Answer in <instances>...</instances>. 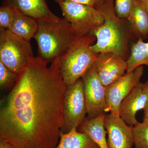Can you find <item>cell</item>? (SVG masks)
Segmentation results:
<instances>
[{"mask_svg": "<svg viewBox=\"0 0 148 148\" xmlns=\"http://www.w3.org/2000/svg\"><path fill=\"white\" fill-rule=\"evenodd\" d=\"M59 58L49 67L32 58L1 101L0 140L14 148H55L64 125L63 102L67 86Z\"/></svg>", "mask_w": 148, "mask_h": 148, "instance_id": "obj_1", "label": "cell"}, {"mask_svg": "<svg viewBox=\"0 0 148 148\" xmlns=\"http://www.w3.org/2000/svg\"><path fill=\"white\" fill-rule=\"evenodd\" d=\"M114 4V0H105L94 7L102 14L104 21L91 33L96 38V42L90 49L95 54L112 52L126 59L130 30L124 19L117 16Z\"/></svg>", "mask_w": 148, "mask_h": 148, "instance_id": "obj_2", "label": "cell"}, {"mask_svg": "<svg viewBox=\"0 0 148 148\" xmlns=\"http://www.w3.org/2000/svg\"><path fill=\"white\" fill-rule=\"evenodd\" d=\"M34 38L38 45V56L48 64L61 58L79 37L65 18L53 21H38Z\"/></svg>", "mask_w": 148, "mask_h": 148, "instance_id": "obj_3", "label": "cell"}, {"mask_svg": "<svg viewBox=\"0 0 148 148\" xmlns=\"http://www.w3.org/2000/svg\"><path fill=\"white\" fill-rule=\"evenodd\" d=\"M96 40L94 35L79 37L59 58L60 73L66 86L72 85L95 64L97 54L90 49Z\"/></svg>", "mask_w": 148, "mask_h": 148, "instance_id": "obj_4", "label": "cell"}, {"mask_svg": "<svg viewBox=\"0 0 148 148\" xmlns=\"http://www.w3.org/2000/svg\"><path fill=\"white\" fill-rule=\"evenodd\" d=\"M34 57L30 42L0 29V62L8 69L18 75Z\"/></svg>", "mask_w": 148, "mask_h": 148, "instance_id": "obj_5", "label": "cell"}, {"mask_svg": "<svg viewBox=\"0 0 148 148\" xmlns=\"http://www.w3.org/2000/svg\"><path fill=\"white\" fill-rule=\"evenodd\" d=\"M58 4L64 18L71 23L79 37L91 34L104 22L103 15L94 7L68 1Z\"/></svg>", "mask_w": 148, "mask_h": 148, "instance_id": "obj_6", "label": "cell"}, {"mask_svg": "<svg viewBox=\"0 0 148 148\" xmlns=\"http://www.w3.org/2000/svg\"><path fill=\"white\" fill-rule=\"evenodd\" d=\"M86 114L83 82L81 78L67 86L63 102L64 125L61 131L66 133L73 129L77 130Z\"/></svg>", "mask_w": 148, "mask_h": 148, "instance_id": "obj_7", "label": "cell"}, {"mask_svg": "<svg viewBox=\"0 0 148 148\" xmlns=\"http://www.w3.org/2000/svg\"><path fill=\"white\" fill-rule=\"evenodd\" d=\"M87 117L92 119L108 112L106 87L98 76L95 64L82 77Z\"/></svg>", "mask_w": 148, "mask_h": 148, "instance_id": "obj_8", "label": "cell"}, {"mask_svg": "<svg viewBox=\"0 0 148 148\" xmlns=\"http://www.w3.org/2000/svg\"><path fill=\"white\" fill-rule=\"evenodd\" d=\"M144 74V68L140 66L130 73H126L121 77L106 87L108 112L119 115L122 101L140 82Z\"/></svg>", "mask_w": 148, "mask_h": 148, "instance_id": "obj_9", "label": "cell"}, {"mask_svg": "<svg viewBox=\"0 0 148 148\" xmlns=\"http://www.w3.org/2000/svg\"><path fill=\"white\" fill-rule=\"evenodd\" d=\"M109 148H132L134 145L133 127L119 115L106 114L104 121Z\"/></svg>", "mask_w": 148, "mask_h": 148, "instance_id": "obj_10", "label": "cell"}, {"mask_svg": "<svg viewBox=\"0 0 148 148\" xmlns=\"http://www.w3.org/2000/svg\"><path fill=\"white\" fill-rule=\"evenodd\" d=\"M95 65L99 78L106 87L121 77L127 69L126 59L112 52L98 53Z\"/></svg>", "mask_w": 148, "mask_h": 148, "instance_id": "obj_11", "label": "cell"}, {"mask_svg": "<svg viewBox=\"0 0 148 148\" xmlns=\"http://www.w3.org/2000/svg\"><path fill=\"white\" fill-rule=\"evenodd\" d=\"M148 99V80L140 82L125 97L122 102L119 116L127 125L133 126L138 121L137 113L143 110Z\"/></svg>", "mask_w": 148, "mask_h": 148, "instance_id": "obj_12", "label": "cell"}, {"mask_svg": "<svg viewBox=\"0 0 148 148\" xmlns=\"http://www.w3.org/2000/svg\"><path fill=\"white\" fill-rule=\"evenodd\" d=\"M8 6L38 21H53L59 17L51 12L46 0H2Z\"/></svg>", "mask_w": 148, "mask_h": 148, "instance_id": "obj_13", "label": "cell"}, {"mask_svg": "<svg viewBox=\"0 0 148 148\" xmlns=\"http://www.w3.org/2000/svg\"><path fill=\"white\" fill-rule=\"evenodd\" d=\"M106 115L104 113L94 118L86 117L77 129L78 132L87 135L100 148H109L104 124Z\"/></svg>", "mask_w": 148, "mask_h": 148, "instance_id": "obj_14", "label": "cell"}, {"mask_svg": "<svg viewBox=\"0 0 148 148\" xmlns=\"http://www.w3.org/2000/svg\"><path fill=\"white\" fill-rule=\"evenodd\" d=\"M38 21L14 9L13 21L8 29L12 33L28 41L34 38L38 31Z\"/></svg>", "mask_w": 148, "mask_h": 148, "instance_id": "obj_15", "label": "cell"}, {"mask_svg": "<svg viewBox=\"0 0 148 148\" xmlns=\"http://www.w3.org/2000/svg\"><path fill=\"white\" fill-rule=\"evenodd\" d=\"M130 29L138 39H145L148 36V13L145 8L135 0L132 10L127 18Z\"/></svg>", "mask_w": 148, "mask_h": 148, "instance_id": "obj_16", "label": "cell"}, {"mask_svg": "<svg viewBox=\"0 0 148 148\" xmlns=\"http://www.w3.org/2000/svg\"><path fill=\"white\" fill-rule=\"evenodd\" d=\"M55 148H100L87 135L72 129L68 133L61 131L60 140Z\"/></svg>", "mask_w": 148, "mask_h": 148, "instance_id": "obj_17", "label": "cell"}, {"mask_svg": "<svg viewBox=\"0 0 148 148\" xmlns=\"http://www.w3.org/2000/svg\"><path fill=\"white\" fill-rule=\"evenodd\" d=\"M126 73L133 71L140 66H148V42L138 39L131 47L130 56L127 60Z\"/></svg>", "mask_w": 148, "mask_h": 148, "instance_id": "obj_18", "label": "cell"}, {"mask_svg": "<svg viewBox=\"0 0 148 148\" xmlns=\"http://www.w3.org/2000/svg\"><path fill=\"white\" fill-rule=\"evenodd\" d=\"M135 148H148V124L139 122L133 127Z\"/></svg>", "mask_w": 148, "mask_h": 148, "instance_id": "obj_19", "label": "cell"}, {"mask_svg": "<svg viewBox=\"0 0 148 148\" xmlns=\"http://www.w3.org/2000/svg\"><path fill=\"white\" fill-rule=\"evenodd\" d=\"M18 75L8 69L0 62V87L1 89L8 88L14 85Z\"/></svg>", "mask_w": 148, "mask_h": 148, "instance_id": "obj_20", "label": "cell"}, {"mask_svg": "<svg viewBox=\"0 0 148 148\" xmlns=\"http://www.w3.org/2000/svg\"><path fill=\"white\" fill-rule=\"evenodd\" d=\"M135 0H114L115 11L119 18H126L129 16Z\"/></svg>", "mask_w": 148, "mask_h": 148, "instance_id": "obj_21", "label": "cell"}, {"mask_svg": "<svg viewBox=\"0 0 148 148\" xmlns=\"http://www.w3.org/2000/svg\"><path fill=\"white\" fill-rule=\"evenodd\" d=\"M14 15V9L8 6L2 5L0 7V29L10 28Z\"/></svg>", "mask_w": 148, "mask_h": 148, "instance_id": "obj_22", "label": "cell"}, {"mask_svg": "<svg viewBox=\"0 0 148 148\" xmlns=\"http://www.w3.org/2000/svg\"><path fill=\"white\" fill-rule=\"evenodd\" d=\"M105 0H54L56 2L58 3L61 2L68 1L73 2L86 5L91 6L94 7L96 5L103 2Z\"/></svg>", "mask_w": 148, "mask_h": 148, "instance_id": "obj_23", "label": "cell"}, {"mask_svg": "<svg viewBox=\"0 0 148 148\" xmlns=\"http://www.w3.org/2000/svg\"><path fill=\"white\" fill-rule=\"evenodd\" d=\"M143 110H144V114H143V121L142 123L144 124H148V99Z\"/></svg>", "mask_w": 148, "mask_h": 148, "instance_id": "obj_24", "label": "cell"}, {"mask_svg": "<svg viewBox=\"0 0 148 148\" xmlns=\"http://www.w3.org/2000/svg\"><path fill=\"white\" fill-rule=\"evenodd\" d=\"M0 148H14V147L8 142L3 140H0Z\"/></svg>", "mask_w": 148, "mask_h": 148, "instance_id": "obj_25", "label": "cell"}, {"mask_svg": "<svg viewBox=\"0 0 148 148\" xmlns=\"http://www.w3.org/2000/svg\"><path fill=\"white\" fill-rule=\"evenodd\" d=\"M137 1L143 6L148 13V0H137Z\"/></svg>", "mask_w": 148, "mask_h": 148, "instance_id": "obj_26", "label": "cell"}]
</instances>
